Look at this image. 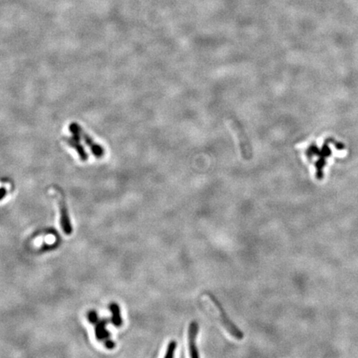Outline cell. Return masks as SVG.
Instances as JSON below:
<instances>
[{"label": "cell", "instance_id": "cell-7", "mask_svg": "<svg viewBox=\"0 0 358 358\" xmlns=\"http://www.w3.org/2000/svg\"><path fill=\"white\" fill-rule=\"evenodd\" d=\"M63 139H64V141L67 143V145H69L70 147L73 148L77 152L78 155L80 158V160L83 161V162L87 161L88 154L86 153L85 149L83 148L80 141L74 139L73 137H72V138L67 137V138H63Z\"/></svg>", "mask_w": 358, "mask_h": 358}, {"label": "cell", "instance_id": "cell-11", "mask_svg": "<svg viewBox=\"0 0 358 358\" xmlns=\"http://www.w3.org/2000/svg\"><path fill=\"white\" fill-rule=\"evenodd\" d=\"M87 318H88L89 322H90L91 324H97V323H98V321H99L98 315H97V313H96V311H91V312L88 313Z\"/></svg>", "mask_w": 358, "mask_h": 358}, {"label": "cell", "instance_id": "cell-4", "mask_svg": "<svg viewBox=\"0 0 358 358\" xmlns=\"http://www.w3.org/2000/svg\"><path fill=\"white\" fill-rule=\"evenodd\" d=\"M198 330H199V325L196 321H193L188 328V348H189L190 357L193 358H198L200 357L196 346V337L198 336Z\"/></svg>", "mask_w": 358, "mask_h": 358}, {"label": "cell", "instance_id": "cell-12", "mask_svg": "<svg viewBox=\"0 0 358 358\" xmlns=\"http://www.w3.org/2000/svg\"><path fill=\"white\" fill-rule=\"evenodd\" d=\"M104 346H105V348H108V349H113V348H115V343L113 342L112 340H110V338H109V339H107L104 341Z\"/></svg>", "mask_w": 358, "mask_h": 358}, {"label": "cell", "instance_id": "cell-9", "mask_svg": "<svg viewBox=\"0 0 358 358\" xmlns=\"http://www.w3.org/2000/svg\"><path fill=\"white\" fill-rule=\"evenodd\" d=\"M110 309L112 313V318H111V322L115 327H121L123 324L122 317H121V307L116 304V303H112L110 304Z\"/></svg>", "mask_w": 358, "mask_h": 358}, {"label": "cell", "instance_id": "cell-6", "mask_svg": "<svg viewBox=\"0 0 358 358\" xmlns=\"http://www.w3.org/2000/svg\"><path fill=\"white\" fill-rule=\"evenodd\" d=\"M80 134H81V138H82L83 140L85 141L87 146L90 148L92 153L97 158H102L104 156V150L101 145H97V143H95L93 139H91V137L89 136L88 134H86L82 129L80 131Z\"/></svg>", "mask_w": 358, "mask_h": 358}, {"label": "cell", "instance_id": "cell-8", "mask_svg": "<svg viewBox=\"0 0 358 358\" xmlns=\"http://www.w3.org/2000/svg\"><path fill=\"white\" fill-rule=\"evenodd\" d=\"M108 321L106 319H102V320L98 321L96 329H95V334L96 337L98 341H105V340L110 338V332L107 331L106 324Z\"/></svg>", "mask_w": 358, "mask_h": 358}, {"label": "cell", "instance_id": "cell-2", "mask_svg": "<svg viewBox=\"0 0 358 358\" xmlns=\"http://www.w3.org/2000/svg\"><path fill=\"white\" fill-rule=\"evenodd\" d=\"M228 124L230 129L232 131L233 134L235 135V139L237 140L239 150L241 152V156L245 159H250L252 157L253 151H252L251 143L249 141L248 138L245 134L243 129L236 121L231 120V119L228 121Z\"/></svg>", "mask_w": 358, "mask_h": 358}, {"label": "cell", "instance_id": "cell-3", "mask_svg": "<svg viewBox=\"0 0 358 358\" xmlns=\"http://www.w3.org/2000/svg\"><path fill=\"white\" fill-rule=\"evenodd\" d=\"M210 299L211 301L214 303L215 306L217 307V309L219 310L220 312V320L222 322V325L224 326L225 329L228 330V332L233 336V337L236 338L238 340L243 339L244 333L241 331V329H238L237 327L235 326V324L233 323L232 321L230 320V318L228 317L227 313L225 312L224 308L222 307V304L217 300V298L212 295V294H208Z\"/></svg>", "mask_w": 358, "mask_h": 358}, {"label": "cell", "instance_id": "cell-13", "mask_svg": "<svg viewBox=\"0 0 358 358\" xmlns=\"http://www.w3.org/2000/svg\"><path fill=\"white\" fill-rule=\"evenodd\" d=\"M7 194V190L5 187H0V201L2 200Z\"/></svg>", "mask_w": 358, "mask_h": 358}, {"label": "cell", "instance_id": "cell-1", "mask_svg": "<svg viewBox=\"0 0 358 358\" xmlns=\"http://www.w3.org/2000/svg\"><path fill=\"white\" fill-rule=\"evenodd\" d=\"M331 139H329L324 142L322 147H318L315 144H311L305 150V154L307 157V160L313 163L315 168L316 178L318 180H322L324 177V169L326 168L327 160L331 157L332 151L330 147Z\"/></svg>", "mask_w": 358, "mask_h": 358}, {"label": "cell", "instance_id": "cell-5", "mask_svg": "<svg viewBox=\"0 0 358 358\" xmlns=\"http://www.w3.org/2000/svg\"><path fill=\"white\" fill-rule=\"evenodd\" d=\"M60 214H61L60 222H61L62 230H63L66 235H71L73 232V228H72V224H71V221H70L68 210H67V206H66L64 202H62L60 204Z\"/></svg>", "mask_w": 358, "mask_h": 358}, {"label": "cell", "instance_id": "cell-10", "mask_svg": "<svg viewBox=\"0 0 358 358\" xmlns=\"http://www.w3.org/2000/svg\"><path fill=\"white\" fill-rule=\"evenodd\" d=\"M177 345H178V343L174 340L169 342V345H168V348H167V351H166L165 355H164V358H174V353H175V351H176Z\"/></svg>", "mask_w": 358, "mask_h": 358}]
</instances>
